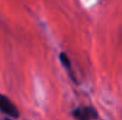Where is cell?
<instances>
[{
	"label": "cell",
	"instance_id": "cell-3",
	"mask_svg": "<svg viewBox=\"0 0 122 120\" xmlns=\"http://www.w3.org/2000/svg\"><path fill=\"white\" fill-rule=\"evenodd\" d=\"M59 60H61L62 65H63L65 68H69V70H70V67H71V62H70L69 57H68L65 53H61V54H59Z\"/></svg>",
	"mask_w": 122,
	"mask_h": 120
},
{
	"label": "cell",
	"instance_id": "cell-1",
	"mask_svg": "<svg viewBox=\"0 0 122 120\" xmlns=\"http://www.w3.org/2000/svg\"><path fill=\"white\" fill-rule=\"evenodd\" d=\"M0 111L4 112L5 114L12 117V118L19 117V112H18L17 107L12 104V101L8 98H6L2 94H0Z\"/></svg>",
	"mask_w": 122,
	"mask_h": 120
},
{
	"label": "cell",
	"instance_id": "cell-4",
	"mask_svg": "<svg viewBox=\"0 0 122 120\" xmlns=\"http://www.w3.org/2000/svg\"><path fill=\"white\" fill-rule=\"evenodd\" d=\"M6 120H12V119H6Z\"/></svg>",
	"mask_w": 122,
	"mask_h": 120
},
{
	"label": "cell",
	"instance_id": "cell-2",
	"mask_svg": "<svg viewBox=\"0 0 122 120\" xmlns=\"http://www.w3.org/2000/svg\"><path fill=\"white\" fill-rule=\"evenodd\" d=\"M74 117L77 120H91L97 118V112L92 107H82L74 111Z\"/></svg>",
	"mask_w": 122,
	"mask_h": 120
}]
</instances>
